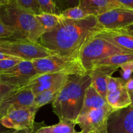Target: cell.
Returning a JSON list of instances; mask_svg holds the SVG:
<instances>
[{"label": "cell", "mask_w": 133, "mask_h": 133, "mask_svg": "<svg viewBox=\"0 0 133 133\" xmlns=\"http://www.w3.org/2000/svg\"><path fill=\"white\" fill-rule=\"evenodd\" d=\"M126 88L129 94L133 92V78H130L126 81Z\"/></svg>", "instance_id": "33"}, {"label": "cell", "mask_w": 133, "mask_h": 133, "mask_svg": "<svg viewBox=\"0 0 133 133\" xmlns=\"http://www.w3.org/2000/svg\"><path fill=\"white\" fill-rule=\"evenodd\" d=\"M117 70L116 68L110 66H97L87 71L91 78L90 86L103 98L106 97L109 79Z\"/></svg>", "instance_id": "14"}, {"label": "cell", "mask_w": 133, "mask_h": 133, "mask_svg": "<svg viewBox=\"0 0 133 133\" xmlns=\"http://www.w3.org/2000/svg\"><path fill=\"white\" fill-rule=\"evenodd\" d=\"M0 51L23 61H29L54 55L38 42L27 38L0 40Z\"/></svg>", "instance_id": "6"}, {"label": "cell", "mask_w": 133, "mask_h": 133, "mask_svg": "<svg viewBox=\"0 0 133 133\" xmlns=\"http://www.w3.org/2000/svg\"><path fill=\"white\" fill-rule=\"evenodd\" d=\"M123 50L133 53V36L119 33L114 30L102 29L94 35Z\"/></svg>", "instance_id": "15"}, {"label": "cell", "mask_w": 133, "mask_h": 133, "mask_svg": "<svg viewBox=\"0 0 133 133\" xmlns=\"http://www.w3.org/2000/svg\"><path fill=\"white\" fill-rule=\"evenodd\" d=\"M119 68L122 69L121 74H122V79L125 81H127L131 78L133 73V62H129L123 64Z\"/></svg>", "instance_id": "28"}, {"label": "cell", "mask_w": 133, "mask_h": 133, "mask_svg": "<svg viewBox=\"0 0 133 133\" xmlns=\"http://www.w3.org/2000/svg\"><path fill=\"white\" fill-rule=\"evenodd\" d=\"M90 84L91 78L88 73L84 75H69L52 103L53 112L59 120L75 122L83 107L85 91Z\"/></svg>", "instance_id": "2"}, {"label": "cell", "mask_w": 133, "mask_h": 133, "mask_svg": "<svg viewBox=\"0 0 133 133\" xmlns=\"http://www.w3.org/2000/svg\"><path fill=\"white\" fill-rule=\"evenodd\" d=\"M113 110L107 103L99 109L79 115L75 124L80 127L79 133H107V121Z\"/></svg>", "instance_id": "7"}, {"label": "cell", "mask_w": 133, "mask_h": 133, "mask_svg": "<svg viewBox=\"0 0 133 133\" xmlns=\"http://www.w3.org/2000/svg\"><path fill=\"white\" fill-rule=\"evenodd\" d=\"M23 60L20 58H8L0 60V73L5 72L12 68Z\"/></svg>", "instance_id": "27"}, {"label": "cell", "mask_w": 133, "mask_h": 133, "mask_svg": "<svg viewBox=\"0 0 133 133\" xmlns=\"http://www.w3.org/2000/svg\"><path fill=\"white\" fill-rule=\"evenodd\" d=\"M105 99L114 110L131 105V101L126 88V81L122 78L110 77L108 83Z\"/></svg>", "instance_id": "10"}, {"label": "cell", "mask_w": 133, "mask_h": 133, "mask_svg": "<svg viewBox=\"0 0 133 133\" xmlns=\"http://www.w3.org/2000/svg\"><path fill=\"white\" fill-rule=\"evenodd\" d=\"M38 75L31 61H22L10 70L0 73V82L16 89L27 86Z\"/></svg>", "instance_id": "9"}, {"label": "cell", "mask_w": 133, "mask_h": 133, "mask_svg": "<svg viewBox=\"0 0 133 133\" xmlns=\"http://www.w3.org/2000/svg\"><path fill=\"white\" fill-rule=\"evenodd\" d=\"M9 1H12L19 7L35 15L40 14L42 12L37 0H10Z\"/></svg>", "instance_id": "25"}, {"label": "cell", "mask_w": 133, "mask_h": 133, "mask_svg": "<svg viewBox=\"0 0 133 133\" xmlns=\"http://www.w3.org/2000/svg\"><path fill=\"white\" fill-rule=\"evenodd\" d=\"M0 18L6 25L19 31L25 38L38 42L44 34L35 14L17 6L12 1L0 5Z\"/></svg>", "instance_id": "3"}, {"label": "cell", "mask_w": 133, "mask_h": 133, "mask_svg": "<svg viewBox=\"0 0 133 133\" xmlns=\"http://www.w3.org/2000/svg\"><path fill=\"white\" fill-rule=\"evenodd\" d=\"M1 118H2V116H1L0 115V133L4 132H5V131H8V130H9V129H8L5 128V127H4V126H3V125L1 124Z\"/></svg>", "instance_id": "37"}, {"label": "cell", "mask_w": 133, "mask_h": 133, "mask_svg": "<svg viewBox=\"0 0 133 133\" xmlns=\"http://www.w3.org/2000/svg\"><path fill=\"white\" fill-rule=\"evenodd\" d=\"M114 31H116V32H119V33L124 34V35H129V36H133V23L129 25L128 26L123 27L122 29H119L117 30H114Z\"/></svg>", "instance_id": "30"}, {"label": "cell", "mask_w": 133, "mask_h": 133, "mask_svg": "<svg viewBox=\"0 0 133 133\" xmlns=\"http://www.w3.org/2000/svg\"><path fill=\"white\" fill-rule=\"evenodd\" d=\"M62 1H63L65 9H66L79 5L81 0H62Z\"/></svg>", "instance_id": "31"}, {"label": "cell", "mask_w": 133, "mask_h": 133, "mask_svg": "<svg viewBox=\"0 0 133 133\" xmlns=\"http://www.w3.org/2000/svg\"><path fill=\"white\" fill-rule=\"evenodd\" d=\"M13 90H14V88L0 82V103L3 99L4 97H6Z\"/></svg>", "instance_id": "29"}, {"label": "cell", "mask_w": 133, "mask_h": 133, "mask_svg": "<svg viewBox=\"0 0 133 133\" xmlns=\"http://www.w3.org/2000/svg\"><path fill=\"white\" fill-rule=\"evenodd\" d=\"M107 133H133V106L113 110L107 118Z\"/></svg>", "instance_id": "12"}, {"label": "cell", "mask_w": 133, "mask_h": 133, "mask_svg": "<svg viewBox=\"0 0 133 133\" xmlns=\"http://www.w3.org/2000/svg\"><path fill=\"white\" fill-rule=\"evenodd\" d=\"M75 122L59 120L57 124L40 127L34 133H79L75 130Z\"/></svg>", "instance_id": "22"}, {"label": "cell", "mask_w": 133, "mask_h": 133, "mask_svg": "<svg viewBox=\"0 0 133 133\" xmlns=\"http://www.w3.org/2000/svg\"><path fill=\"white\" fill-rule=\"evenodd\" d=\"M42 12L61 15V10L58 9L53 0H37Z\"/></svg>", "instance_id": "26"}, {"label": "cell", "mask_w": 133, "mask_h": 133, "mask_svg": "<svg viewBox=\"0 0 133 133\" xmlns=\"http://www.w3.org/2000/svg\"><path fill=\"white\" fill-rule=\"evenodd\" d=\"M38 110L34 105L29 107L11 109L3 116L1 123L8 129L34 130L35 116Z\"/></svg>", "instance_id": "8"}, {"label": "cell", "mask_w": 133, "mask_h": 133, "mask_svg": "<svg viewBox=\"0 0 133 133\" xmlns=\"http://www.w3.org/2000/svg\"><path fill=\"white\" fill-rule=\"evenodd\" d=\"M81 7L90 16H97L117 8H123L117 0H81Z\"/></svg>", "instance_id": "16"}, {"label": "cell", "mask_w": 133, "mask_h": 133, "mask_svg": "<svg viewBox=\"0 0 133 133\" xmlns=\"http://www.w3.org/2000/svg\"><path fill=\"white\" fill-rule=\"evenodd\" d=\"M54 1V3H55V5H57V7L62 11V10H65V7H64V3L62 0H53Z\"/></svg>", "instance_id": "34"}, {"label": "cell", "mask_w": 133, "mask_h": 133, "mask_svg": "<svg viewBox=\"0 0 133 133\" xmlns=\"http://www.w3.org/2000/svg\"><path fill=\"white\" fill-rule=\"evenodd\" d=\"M68 76L69 75L66 74H63L60 77L59 79L53 84V87L35 96L33 104L34 106L39 109L44 105L53 103L61 91V88L66 83Z\"/></svg>", "instance_id": "17"}, {"label": "cell", "mask_w": 133, "mask_h": 133, "mask_svg": "<svg viewBox=\"0 0 133 133\" xmlns=\"http://www.w3.org/2000/svg\"><path fill=\"white\" fill-rule=\"evenodd\" d=\"M35 98V94L28 86L13 90L0 103V115L3 116L11 109L32 106Z\"/></svg>", "instance_id": "11"}, {"label": "cell", "mask_w": 133, "mask_h": 133, "mask_svg": "<svg viewBox=\"0 0 133 133\" xmlns=\"http://www.w3.org/2000/svg\"><path fill=\"white\" fill-rule=\"evenodd\" d=\"M107 104V103L106 99L103 98L93 87L90 86L85 91L83 105L79 115L84 114L94 109H99Z\"/></svg>", "instance_id": "19"}, {"label": "cell", "mask_w": 133, "mask_h": 133, "mask_svg": "<svg viewBox=\"0 0 133 133\" xmlns=\"http://www.w3.org/2000/svg\"><path fill=\"white\" fill-rule=\"evenodd\" d=\"M35 17L41 26L44 33L54 30L63 19V17L61 15L47 12H42L35 15Z\"/></svg>", "instance_id": "21"}, {"label": "cell", "mask_w": 133, "mask_h": 133, "mask_svg": "<svg viewBox=\"0 0 133 133\" xmlns=\"http://www.w3.org/2000/svg\"><path fill=\"white\" fill-rule=\"evenodd\" d=\"M10 0H0V5H5L9 3V1Z\"/></svg>", "instance_id": "38"}, {"label": "cell", "mask_w": 133, "mask_h": 133, "mask_svg": "<svg viewBox=\"0 0 133 133\" xmlns=\"http://www.w3.org/2000/svg\"><path fill=\"white\" fill-rule=\"evenodd\" d=\"M16 132V130H13V129H9L8 131H5V132H2V133H14Z\"/></svg>", "instance_id": "40"}, {"label": "cell", "mask_w": 133, "mask_h": 133, "mask_svg": "<svg viewBox=\"0 0 133 133\" xmlns=\"http://www.w3.org/2000/svg\"><path fill=\"white\" fill-rule=\"evenodd\" d=\"M129 62H133V53H119L94 61L92 68L97 66H110L118 69L122 64Z\"/></svg>", "instance_id": "20"}, {"label": "cell", "mask_w": 133, "mask_h": 133, "mask_svg": "<svg viewBox=\"0 0 133 133\" xmlns=\"http://www.w3.org/2000/svg\"><path fill=\"white\" fill-rule=\"evenodd\" d=\"M103 29L117 30L133 23V10L117 8L96 16Z\"/></svg>", "instance_id": "13"}, {"label": "cell", "mask_w": 133, "mask_h": 133, "mask_svg": "<svg viewBox=\"0 0 133 133\" xmlns=\"http://www.w3.org/2000/svg\"><path fill=\"white\" fill-rule=\"evenodd\" d=\"M119 53H132L126 51L105 39L93 35L88 38L81 47L79 57L87 72L92 69V64L94 61Z\"/></svg>", "instance_id": "5"}, {"label": "cell", "mask_w": 133, "mask_h": 133, "mask_svg": "<svg viewBox=\"0 0 133 133\" xmlns=\"http://www.w3.org/2000/svg\"><path fill=\"white\" fill-rule=\"evenodd\" d=\"M35 129L34 130H22V131H16L14 133H34L35 132Z\"/></svg>", "instance_id": "36"}, {"label": "cell", "mask_w": 133, "mask_h": 133, "mask_svg": "<svg viewBox=\"0 0 133 133\" xmlns=\"http://www.w3.org/2000/svg\"><path fill=\"white\" fill-rule=\"evenodd\" d=\"M63 74L57 73L40 74L32 79L27 86L31 88L36 96L53 87V84Z\"/></svg>", "instance_id": "18"}, {"label": "cell", "mask_w": 133, "mask_h": 133, "mask_svg": "<svg viewBox=\"0 0 133 133\" xmlns=\"http://www.w3.org/2000/svg\"><path fill=\"white\" fill-rule=\"evenodd\" d=\"M39 74H63L68 75H84L87 71L82 65L79 57L51 55L31 61Z\"/></svg>", "instance_id": "4"}, {"label": "cell", "mask_w": 133, "mask_h": 133, "mask_svg": "<svg viewBox=\"0 0 133 133\" xmlns=\"http://www.w3.org/2000/svg\"><path fill=\"white\" fill-rule=\"evenodd\" d=\"M8 58H16V57H12V56H10V55H8L5 54V53H2V52L0 51V60L8 59Z\"/></svg>", "instance_id": "35"}, {"label": "cell", "mask_w": 133, "mask_h": 133, "mask_svg": "<svg viewBox=\"0 0 133 133\" xmlns=\"http://www.w3.org/2000/svg\"><path fill=\"white\" fill-rule=\"evenodd\" d=\"M102 29L95 16L79 20L63 18L54 30L43 34L38 42L54 55L79 57L86 40Z\"/></svg>", "instance_id": "1"}, {"label": "cell", "mask_w": 133, "mask_h": 133, "mask_svg": "<svg viewBox=\"0 0 133 133\" xmlns=\"http://www.w3.org/2000/svg\"><path fill=\"white\" fill-rule=\"evenodd\" d=\"M129 96H130V98H131V105H132L133 106V92L129 94Z\"/></svg>", "instance_id": "39"}, {"label": "cell", "mask_w": 133, "mask_h": 133, "mask_svg": "<svg viewBox=\"0 0 133 133\" xmlns=\"http://www.w3.org/2000/svg\"><path fill=\"white\" fill-rule=\"evenodd\" d=\"M25 38L15 29L6 25L0 18V40Z\"/></svg>", "instance_id": "23"}, {"label": "cell", "mask_w": 133, "mask_h": 133, "mask_svg": "<svg viewBox=\"0 0 133 133\" xmlns=\"http://www.w3.org/2000/svg\"><path fill=\"white\" fill-rule=\"evenodd\" d=\"M122 7L133 10V0H117Z\"/></svg>", "instance_id": "32"}, {"label": "cell", "mask_w": 133, "mask_h": 133, "mask_svg": "<svg viewBox=\"0 0 133 133\" xmlns=\"http://www.w3.org/2000/svg\"><path fill=\"white\" fill-rule=\"evenodd\" d=\"M61 15L64 18L74 19V20L83 19L90 16L86 12V11L83 8L81 7L80 5L74 6V7L68 8V9L62 10L61 12Z\"/></svg>", "instance_id": "24"}]
</instances>
